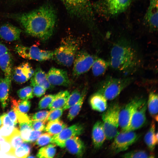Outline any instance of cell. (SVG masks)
Returning <instances> with one entry per match:
<instances>
[{
  "label": "cell",
  "mask_w": 158,
  "mask_h": 158,
  "mask_svg": "<svg viewBox=\"0 0 158 158\" xmlns=\"http://www.w3.org/2000/svg\"><path fill=\"white\" fill-rule=\"evenodd\" d=\"M6 16L18 22L26 34L43 41L53 35L57 22L56 10L49 1L32 11L9 14Z\"/></svg>",
  "instance_id": "obj_1"
},
{
  "label": "cell",
  "mask_w": 158,
  "mask_h": 158,
  "mask_svg": "<svg viewBox=\"0 0 158 158\" xmlns=\"http://www.w3.org/2000/svg\"><path fill=\"white\" fill-rule=\"evenodd\" d=\"M108 63L113 69L128 73L137 68L140 61L135 49L125 41H122L112 47Z\"/></svg>",
  "instance_id": "obj_2"
},
{
  "label": "cell",
  "mask_w": 158,
  "mask_h": 158,
  "mask_svg": "<svg viewBox=\"0 0 158 158\" xmlns=\"http://www.w3.org/2000/svg\"><path fill=\"white\" fill-rule=\"evenodd\" d=\"M68 14L85 25L92 33L99 32L90 0H59Z\"/></svg>",
  "instance_id": "obj_3"
},
{
  "label": "cell",
  "mask_w": 158,
  "mask_h": 158,
  "mask_svg": "<svg viewBox=\"0 0 158 158\" xmlns=\"http://www.w3.org/2000/svg\"><path fill=\"white\" fill-rule=\"evenodd\" d=\"M131 0H97L92 4L95 13L106 19L116 17L125 11Z\"/></svg>",
  "instance_id": "obj_4"
},
{
  "label": "cell",
  "mask_w": 158,
  "mask_h": 158,
  "mask_svg": "<svg viewBox=\"0 0 158 158\" xmlns=\"http://www.w3.org/2000/svg\"><path fill=\"white\" fill-rule=\"evenodd\" d=\"M78 41L70 36L64 39L61 45L53 51L52 59L60 65L71 66L78 51L79 46Z\"/></svg>",
  "instance_id": "obj_5"
},
{
  "label": "cell",
  "mask_w": 158,
  "mask_h": 158,
  "mask_svg": "<svg viewBox=\"0 0 158 158\" xmlns=\"http://www.w3.org/2000/svg\"><path fill=\"white\" fill-rule=\"evenodd\" d=\"M121 107L118 102L111 103L102 115L103 124L106 139H113L119 133V114Z\"/></svg>",
  "instance_id": "obj_6"
},
{
  "label": "cell",
  "mask_w": 158,
  "mask_h": 158,
  "mask_svg": "<svg viewBox=\"0 0 158 158\" xmlns=\"http://www.w3.org/2000/svg\"><path fill=\"white\" fill-rule=\"evenodd\" d=\"M132 81V79L129 78L107 77L101 83L98 92L102 94L107 100H113L119 95Z\"/></svg>",
  "instance_id": "obj_7"
},
{
  "label": "cell",
  "mask_w": 158,
  "mask_h": 158,
  "mask_svg": "<svg viewBox=\"0 0 158 158\" xmlns=\"http://www.w3.org/2000/svg\"><path fill=\"white\" fill-rule=\"evenodd\" d=\"M18 54L24 59L43 61L52 59L53 51L44 50L34 45L30 47L17 44L15 48Z\"/></svg>",
  "instance_id": "obj_8"
},
{
  "label": "cell",
  "mask_w": 158,
  "mask_h": 158,
  "mask_svg": "<svg viewBox=\"0 0 158 158\" xmlns=\"http://www.w3.org/2000/svg\"><path fill=\"white\" fill-rule=\"evenodd\" d=\"M140 135L133 131L119 132L114 138L110 148L114 153H117L126 150L137 141Z\"/></svg>",
  "instance_id": "obj_9"
},
{
  "label": "cell",
  "mask_w": 158,
  "mask_h": 158,
  "mask_svg": "<svg viewBox=\"0 0 158 158\" xmlns=\"http://www.w3.org/2000/svg\"><path fill=\"white\" fill-rule=\"evenodd\" d=\"M145 100L141 97H135L120 109L119 114V126L122 131H127L133 112Z\"/></svg>",
  "instance_id": "obj_10"
},
{
  "label": "cell",
  "mask_w": 158,
  "mask_h": 158,
  "mask_svg": "<svg viewBox=\"0 0 158 158\" xmlns=\"http://www.w3.org/2000/svg\"><path fill=\"white\" fill-rule=\"evenodd\" d=\"M94 60L93 57L86 51H78L73 63V76H79L88 71L91 68Z\"/></svg>",
  "instance_id": "obj_11"
},
{
  "label": "cell",
  "mask_w": 158,
  "mask_h": 158,
  "mask_svg": "<svg viewBox=\"0 0 158 158\" xmlns=\"http://www.w3.org/2000/svg\"><path fill=\"white\" fill-rule=\"evenodd\" d=\"M83 130V126L78 124L67 127L58 134L53 135L51 142L61 147H64L65 142L67 140L73 136L80 135Z\"/></svg>",
  "instance_id": "obj_12"
},
{
  "label": "cell",
  "mask_w": 158,
  "mask_h": 158,
  "mask_svg": "<svg viewBox=\"0 0 158 158\" xmlns=\"http://www.w3.org/2000/svg\"><path fill=\"white\" fill-rule=\"evenodd\" d=\"M147 108V102L145 100L133 112L127 131H133L144 126L146 121Z\"/></svg>",
  "instance_id": "obj_13"
},
{
  "label": "cell",
  "mask_w": 158,
  "mask_h": 158,
  "mask_svg": "<svg viewBox=\"0 0 158 158\" xmlns=\"http://www.w3.org/2000/svg\"><path fill=\"white\" fill-rule=\"evenodd\" d=\"M158 0H150L149 6L144 17L145 25L152 31H156L158 24Z\"/></svg>",
  "instance_id": "obj_14"
},
{
  "label": "cell",
  "mask_w": 158,
  "mask_h": 158,
  "mask_svg": "<svg viewBox=\"0 0 158 158\" xmlns=\"http://www.w3.org/2000/svg\"><path fill=\"white\" fill-rule=\"evenodd\" d=\"M47 76L52 85L68 86L71 83L67 71L63 69L52 67L47 74Z\"/></svg>",
  "instance_id": "obj_15"
},
{
  "label": "cell",
  "mask_w": 158,
  "mask_h": 158,
  "mask_svg": "<svg viewBox=\"0 0 158 158\" xmlns=\"http://www.w3.org/2000/svg\"><path fill=\"white\" fill-rule=\"evenodd\" d=\"M34 71L28 62H24L14 69L12 77L16 83L22 84L28 81L33 75Z\"/></svg>",
  "instance_id": "obj_16"
},
{
  "label": "cell",
  "mask_w": 158,
  "mask_h": 158,
  "mask_svg": "<svg viewBox=\"0 0 158 158\" xmlns=\"http://www.w3.org/2000/svg\"><path fill=\"white\" fill-rule=\"evenodd\" d=\"M22 30L8 23H4L0 26V37L4 40L12 42L19 40Z\"/></svg>",
  "instance_id": "obj_17"
},
{
  "label": "cell",
  "mask_w": 158,
  "mask_h": 158,
  "mask_svg": "<svg viewBox=\"0 0 158 158\" xmlns=\"http://www.w3.org/2000/svg\"><path fill=\"white\" fill-rule=\"evenodd\" d=\"M64 147L70 153L78 157L83 155L85 150L83 142L78 136H73L67 140Z\"/></svg>",
  "instance_id": "obj_18"
},
{
  "label": "cell",
  "mask_w": 158,
  "mask_h": 158,
  "mask_svg": "<svg viewBox=\"0 0 158 158\" xmlns=\"http://www.w3.org/2000/svg\"><path fill=\"white\" fill-rule=\"evenodd\" d=\"M93 143L96 149L100 148L106 139L102 122L98 121L94 125L92 131Z\"/></svg>",
  "instance_id": "obj_19"
},
{
  "label": "cell",
  "mask_w": 158,
  "mask_h": 158,
  "mask_svg": "<svg viewBox=\"0 0 158 158\" xmlns=\"http://www.w3.org/2000/svg\"><path fill=\"white\" fill-rule=\"evenodd\" d=\"M11 84V78L4 77L0 79V101L4 109L8 104Z\"/></svg>",
  "instance_id": "obj_20"
},
{
  "label": "cell",
  "mask_w": 158,
  "mask_h": 158,
  "mask_svg": "<svg viewBox=\"0 0 158 158\" xmlns=\"http://www.w3.org/2000/svg\"><path fill=\"white\" fill-rule=\"evenodd\" d=\"M34 84L42 86L46 90L50 89L52 85L48 80L47 74L39 67L37 68L31 78V85Z\"/></svg>",
  "instance_id": "obj_21"
},
{
  "label": "cell",
  "mask_w": 158,
  "mask_h": 158,
  "mask_svg": "<svg viewBox=\"0 0 158 158\" xmlns=\"http://www.w3.org/2000/svg\"><path fill=\"white\" fill-rule=\"evenodd\" d=\"M90 102L92 109L99 112L104 111L108 107L107 100L102 94L98 92L92 96Z\"/></svg>",
  "instance_id": "obj_22"
},
{
  "label": "cell",
  "mask_w": 158,
  "mask_h": 158,
  "mask_svg": "<svg viewBox=\"0 0 158 158\" xmlns=\"http://www.w3.org/2000/svg\"><path fill=\"white\" fill-rule=\"evenodd\" d=\"M155 123L153 120L144 138L145 142L151 152L153 151L155 146L158 143V133H155Z\"/></svg>",
  "instance_id": "obj_23"
},
{
  "label": "cell",
  "mask_w": 158,
  "mask_h": 158,
  "mask_svg": "<svg viewBox=\"0 0 158 158\" xmlns=\"http://www.w3.org/2000/svg\"><path fill=\"white\" fill-rule=\"evenodd\" d=\"M12 60L9 51L0 56V68L5 77L11 78Z\"/></svg>",
  "instance_id": "obj_24"
},
{
  "label": "cell",
  "mask_w": 158,
  "mask_h": 158,
  "mask_svg": "<svg viewBox=\"0 0 158 158\" xmlns=\"http://www.w3.org/2000/svg\"><path fill=\"white\" fill-rule=\"evenodd\" d=\"M70 94L69 92L67 90L62 91L56 94L55 97L48 107L50 110L63 108L66 104Z\"/></svg>",
  "instance_id": "obj_25"
},
{
  "label": "cell",
  "mask_w": 158,
  "mask_h": 158,
  "mask_svg": "<svg viewBox=\"0 0 158 158\" xmlns=\"http://www.w3.org/2000/svg\"><path fill=\"white\" fill-rule=\"evenodd\" d=\"M158 95L155 92L149 94L147 106L151 116L154 120L158 121Z\"/></svg>",
  "instance_id": "obj_26"
},
{
  "label": "cell",
  "mask_w": 158,
  "mask_h": 158,
  "mask_svg": "<svg viewBox=\"0 0 158 158\" xmlns=\"http://www.w3.org/2000/svg\"><path fill=\"white\" fill-rule=\"evenodd\" d=\"M67 127L66 125L59 118L48 121L44 130L53 135L58 134Z\"/></svg>",
  "instance_id": "obj_27"
},
{
  "label": "cell",
  "mask_w": 158,
  "mask_h": 158,
  "mask_svg": "<svg viewBox=\"0 0 158 158\" xmlns=\"http://www.w3.org/2000/svg\"><path fill=\"white\" fill-rule=\"evenodd\" d=\"M108 66V62L102 59L97 58L95 59L91 67L93 75L98 76L103 74Z\"/></svg>",
  "instance_id": "obj_28"
},
{
  "label": "cell",
  "mask_w": 158,
  "mask_h": 158,
  "mask_svg": "<svg viewBox=\"0 0 158 158\" xmlns=\"http://www.w3.org/2000/svg\"><path fill=\"white\" fill-rule=\"evenodd\" d=\"M56 152L55 145L53 144H49L41 148L37 156L39 158H53L55 155Z\"/></svg>",
  "instance_id": "obj_29"
},
{
  "label": "cell",
  "mask_w": 158,
  "mask_h": 158,
  "mask_svg": "<svg viewBox=\"0 0 158 158\" xmlns=\"http://www.w3.org/2000/svg\"><path fill=\"white\" fill-rule=\"evenodd\" d=\"M31 147L29 144L23 143L16 149L13 152V156L17 158H26L30 154Z\"/></svg>",
  "instance_id": "obj_30"
},
{
  "label": "cell",
  "mask_w": 158,
  "mask_h": 158,
  "mask_svg": "<svg viewBox=\"0 0 158 158\" xmlns=\"http://www.w3.org/2000/svg\"><path fill=\"white\" fill-rule=\"evenodd\" d=\"M85 95V94L83 92L79 101L69 108L67 117L69 120L71 121L73 120L79 113L83 103Z\"/></svg>",
  "instance_id": "obj_31"
},
{
  "label": "cell",
  "mask_w": 158,
  "mask_h": 158,
  "mask_svg": "<svg viewBox=\"0 0 158 158\" xmlns=\"http://www.w3.org/2000/svg\"><path fill=\"white\" fill-rule=\"evenodd\" d=\"M32 120L28 122H24L19 123L20 132L21 137L24 142H28L29 137L31 130Z\"/></svg>",
  "instance_id": "obj_32"
},
{
  "label": "cell",
  "mask_w": 158,
  "mask_h": 158,
  "mask_svg": "<svg viewBox=\"0 0 158 158\" xmlns=\"http://www.w3.org/2000/svg\"><path fill=\"white\" fill-rule=\"evenodd\" d=\"M12 108H16L20 112L25 113L29 110L31 107V103L28 100H19L17 101L12 99L11 100Z\"/></svg>",
  "instance_id": "obj_33"
},
{
  "label": "cell",
  "mask_w": 158,
  "mask_h": 158,
  "mask_svg": "<svg viewBox=\"0 0 158 158\" xmlns=\"http://www.w3.org/2000/svg\"><path fill=\"white\" fill-rule=\"evenodd\" d=\"M82 94L78 90L73 91L70 94L66 104L63 107V110L69 109L77 102L81 98Z\"/></svg>",
  "instance_id": "obj_34"
},
{
  "label": "cell",
  "mask_w": 158,
  "mask_h": 158,
  "mask_svg": "<svg viewBox=\"0 0 158 158\" xmlns=\"http://www.w3.org/2000/svg\"><path fill=\"white\" fill-rule=\"evenodd\" d=\"M8 142L11 144L13 151L15 149L23 142L20 131L18 129L16 128L14 132Z\"/></svg>",
  "instance_id": "obj_35"
},
{
  "label": "cell",
  "mask_w": 158,
  "mask_h": 158,
  "mask_svg": "<svg viewBox=\"0 0 158 158\" xmlns=\"http://www.w3.org/2000/svg\"><path fill=\"white\" fill-rule=\"evenodd\" d=\"M124 158H153L154 155L149 154L142 150H135L126 153L121 156Z\"/></svg>",
  "instance_id": "obj_36"
},
{
  "label": "cell",
  "mask_w": 158,
  "mask_h": 158,
  "mask_svg": "<svg viewBox=\"0 0 158 158\" xmlns=\"http://www.w3.org/2000/svg\"><path fill=\"white\" fill-rule=\"evenodd\" d=\"M19 97L22 100H28L34 97L32 87L28 86L19 90L17 92Z\"/></svg>",
  "instance_id": "obj_37"
},
{
  "label": "cell",
  "mask_w": 158,
  "mask_h": 158,
  "mask_svg": "<svg viewBox=\"0 0 158 158\" xmlns=\"http://www.w3.org/2000/svg\"><path fill=\"white\" fill-rule=\"evenodd\" d=\"M53 136L47 132L42 134L36 140L35 145L39 147L47 145L51 142Z\"/></svg>",
  "instance_id": "obj_38"
},
{
  "label": "cell",
  "mask_w": 158,
  "mask_h": 158,
  "mask_svg": "<svg viewBox=\"0 0 158 158\" xmlns=\"http://www.w3.org/2000/svg\"><path fill=\"white\" fill-rule=\"evenodd\" d=\"M16 128L2 125L0 127V134L6 141H8Z\"/></svg>",
  "instance_id": "obj_39"
},
{
  "label": "cell",
  "mask_w": 158,
  "mask_h": 158,
  "mask_svg": "<svg viewBox=\"0 0 158 158\" xmlns=\"http://www.w3.org/2000/svg\"><path fill=\"white\" fill-rule=\"evenodd\" d=\"M55 95H47L44 96L40 101L38 108L40 109L48 108L55 97Z\"/></svg>",
  "instance_id": "obj_40"
},
{
  "label": "cell",
  "mask_w": 158,
  "mask_h": 158,
  "mask_svg": "<svg viewBox=\"0 0 158 158\" xmlns=\"http://www.w3.org/2000/svg\"><path fill=\"white\" fill-rule=\"evenodd\" d=\"M63 111V108H59L50 110L47 121H49L59 118L62 115Z\"/></svg>",
  "instance_id": "obj_41"
},
{
  "label": "cell",
  "mask_w": 158,
  "mask_h": 158,
  "mask_svg": "<svg viewBox=\"0 0 158 158\" xmlns=\"http://www.w3.org/2000/svg\"><path fill=\"white\" fill-rule=\"evenodd\" d=\"M49 111H40L36 113L32 116L31 119L34 120H39L47 121Z\"/></svg>",
  "instance_id": "obj_42"
},
{
  "label": "cell",
  "mask_w": 158,
  "mask_h": 158,
  "mask_svg": "<svg viewBox=\"0 0 158 158\" xmlns=\"http://www.w3.org/2000/svg\"><path fill=\"white\" fill-rule=\"evenodd\" d=\"M0 151L6 154L13 155V150L8 141H5L0 145Z\"/></svg>",
  "instance_id": "obj_43"
},
{
  "label": "cell",
  "mask_w": 158,
  "mask_h": 158,
  "mask_svg": "<svg viewBox=\"0 0 158 158\" xmlns=\"http://www.w3.org/2000/svg\"><path fill=\"white\" fill-rule=\"evenodd\" d=\"M32 87V91L34 95L37 97H40L45 94L46 89L39 85L34 84L31 85Z\"/></svg>",
  "instance_id": "obj_44"
},
{
  "label": "cell",
  "mask_w": 158,
  "mask_h": 158,
  "mask_svg": "<svg viewBox=\"0 0 158 158\" xmlns=\"http://www.w3.org/2000/svg\"><path fill=\"white\" fill-rule=\"evenodd\" d=\"M45 122L39 120H32L31 127L32 130L42 131L44 130Z\"/></svg>",
  "instance_id": "obj_45"
},
{
  "label": "cell",
  "mask_w": 158,
  "mask_h": 158,
  "mask_svg": "<svg viewBox=\"0 0 158 158\" xmlns=\"http://www.w3.org/2000/svg\"><path fill=\"white\" fill-rule=\"evenodd\" d=\"M2 125L15 127L16 125L10 119L6 113H4L0 116Z\"/></svg>",
  "instance_id": "obj_46"
},
{
  "label": "cell",
  "mask_w": 158,
  "mask_h": 158,
  "mask_svg": "<svg viewBox=\"0 0 158 158\" xmlns=\"http://www.w3.org/2000/svg\"><path fill=\"white\" fill-rule=\"evenodd\" d=\"M42 131L32 130L29 137L28 142H32L36 141L40 135Z\"/></svg>",
  "instance_id": "obj_47"
},
{
  "label": "cell",
  "mask_w": 158,
  "mask_h": 158,
  "mask_svg": "<svg viewBox=\"0 0 158 158\" xmlns=\"http://www.w3.org/2000/svg\"><path fill=\"white\" fill-rule=\"evenodd\" d=\"M8 116L16 125L18 123V119L16 114L14 110L12 109L9 111L7 114Z\"/></svg>",
  "instance_id": "obj_48"
},
{
  "label": "cell",
  "mask_w": 158,
  "mask_h": 158,
  "mask_svg": "<svg viewBox=\"0 0 158 158\" xmlns=\"http://www.w3.org/2000/svg\"><path fill=\"white\" fill-rule=\"evenodd\" d=\"M9 51L7 48L0 42V56Z\"/></svg>",
  "instance_id": "obj_49"
},
{
  "label": "cell",
  "mask_w": 158,
  "mask_h": 158,
  "mask_svg": "<svg viewBox=\"0 0 158 158\" xmlns=\"http://www.w3.org/2000/svg\"><path fill=\"white\" fill-rule=\"evenodd\" d=\"M4 138L0 134V145L4 142L5 141Z\"/></svg>",
  "instance_id": "obj_50"
},
{
  "label": "cell",
  "mask_w": 158,
  "mask_h": 158,
  "mask_svg": "<svg viewBox=\"0 0 158 158\" xmlns=\"http://www.w3.org/2000/svg\"><path fill=\"white\" fill-rule=\"evenodd\" d=\"M2 124V123L1 120L0 118V126H1Z\"/></svg>",
  "instance_id": "obj_51"
}]
</instances>
